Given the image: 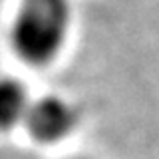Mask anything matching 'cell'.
Listing matches in <instances>:
<instances>
[{"label": "cell", "instance_id": "cell-1", "mask_svg": "<svg viewBox=\"0 0 159 159\" xmlns=\"http://www.w3.org/2000/svg\"><path fill=\"white\" fill-rule=\"evenodd\" d=\"M70 22V0H22L10 28L14 52L30 66H46L62 52Z\"/></svg>", "mask_w": 159, "mask_h": 159}, {"label": "cell", "instance_id": "cell-2", "mask_svg": "<svg viewBox=\"0 0 159 159\" xmlns=\"http://www.w3.org/2000/svg\"><path fill=\"white\" fill-rule=\"evenodd\" d=\"M26 127L38 141L54 143L66 137L76 125V109L64 98L46 96L32 102L26 116Z\"/></svg>", "mask_w": 159, "mask_h": 159}, {"label": "cell", "instance_id": "cell-4", "mask_svg": "<svg viewBox=\"0 0 159 159\" xmlns=\"http://www.w3.org/2000/svg\"><path fill=\"white\" fill-rule=\"evenodd\" d=\"M78 159H88V157H78Z\"/></svg>", "mask_w": 159, "mask_h": 159}, {"label": "cell", "instance_id": "cell-3", "mask_svg": "<svg viewBox=\"0 0 159 159\" xmlns=\"http://www.w3.org/2000/svg\"><path fill=\"white\" fill-rule=\"evenodd\" d=\"M30 106L28 92L18 80L0 78V129H10L24 121Z\"/></svg>", "mask_w": 159, "mask_h": 159}]
</instances>
